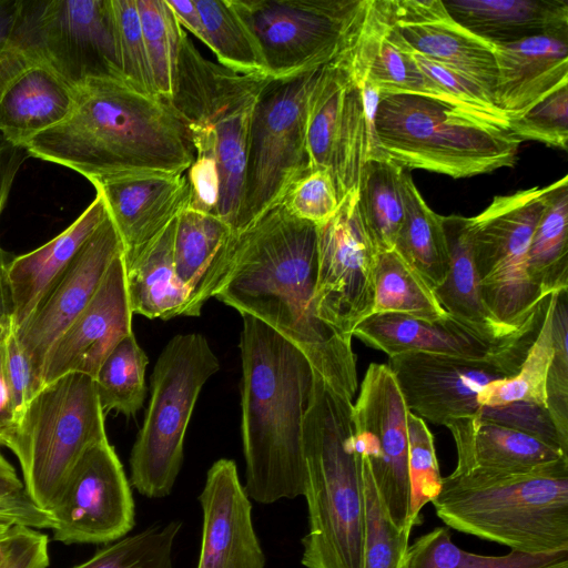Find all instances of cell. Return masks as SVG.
<instances>
[{
	"instance_id": "1",
	"label": "cell",
	"mask_w": 568,
	"mask_h": 568,
	"mask_svg": "<svg viewBox=\"0 0 568 568\" xmlns=\"http://www.w3.org/2000/svg\"><path fill=\"white\" fill-rule=\"evenodd\" d=\"M236 233L231 271L214 297L291 342L332 389L353 400L358 382L352 342L315 310L317 226L278 203Z\"/></svg>"
},
{
	"instance_id": "2",
	"label": "cell",
	"mask_w": 568,
	"mask_h": 568,
	"mask_svg": "<svg viewBox=\"0 0 568 568\" xmlns=\"http://www.w3.org/2000/svg\"><path fill=\"white\" fill-rule=\"evenodd\" d=\"M24 149L92 185L132 174H183L195 160L189 133L168 101L122 77L77 85L69 116Z\"/></svg>"
},
{
	"instance_id": "3",
	"label": "cell",
	"mask_w": 568,
	"mask_h": 568,
	"mask_svg": "<svg viewBox=\"0 0 568 568\" xmlns=\"http://www.w3.org/2000/svg\"><path fill=\"white\" fill-rule=\"evenodd\" d=\"M241 434L248 497L260 504L304 496V420L314 369L263 322L242 315Z\"/></svg>"
},
{
	"instance_id": "4",
	"label": "cell",
	"mask_w": 568,
	"mask_h": 568,
	"mask_svg": "<svg viewBox=\"0 0 568 568\" xmlns=\"http://www.w3.org/2000/svg\"><path fill=\"white\" fill-rule=\"evenodd\" d=\"M352 410L353 400L314 372L304 420L305 568H363L364 494Z\"/></svg>"
},
{
	"instance_id": "5",
	"label": "cell",
	"mask_w": 568,
	"mask_h": 568,
	"mask_svg": "<svg viewBox=\"0 0 568 568\" xmlns=\"http://www.w3.org/2000/svg\"><path fill=\"white\" fill-rule=\"evenodd\" d=\"M430 503L450 529L510 550L568 549V460L525 474L453 471Z\"/></svg>"
},
{
	"instance_id": "6",
	"label": "cell",
	"mask_w": 568,
	"mask_h": 568,
	"mask_svg": "<svg viewBox=\"0 0 568 568\" xmlns=\"http://www.w3.org/2000/svg\"><path fill=\"white\" fill-rule=\"evenodd\" d=\"M272 77L240 73L204 58L182 28L174 92L166 100L184 124L195 158L216 162L217 216L234 231L242 205L250 132Z\"/></svg>"
},
{
	"instance_id": "7",
	"label": "cell",
	"mask_w": 568,
	"mask_h": 568,
	"mask_svg": "<svg viewBox=\"0 0 568 568\" xmlns=\"http://www.w3.org/2000/svg\"><path fill=\"white\" fill-rule=\"evenodd\" d=\"M375 133L384 159L455 179L513 166L521 143L509 126L415 93H381Z\"/></svg>"
},
{
	"instance_id": "8",
	"label": "cell",
	"mask_w": 568,
	"mask_h": 568,
	"mask_svg": "<svg viewBox=\"0 0 568 568\" xmlns=\"http://www.w3.org/2000/svg\"><path fill=\"white\" fill-rule=\"evenodd\" d=\"M94 379L72 373L42 387L8 448L19 460L29 498L49 511L81 457L108 439Z\"/></svg>"
},
{
	"instance_id": "9",
	"label": "cell",
	"mask_w": 568,
	"mask_h": 568,
	"mask_svg": "<svg viewBox=\"0 0 568 568\" xmlns=\"http://www.w3.org/2000/svg\"><path fill=\"white\" fill-rule=\"evenodd\" d=\"M220 362L199 333L171 338L154 365L151 396L130 454V483L143 496L171 494L183 462L184 437L199 395Z\"/></svg>"
},
{
	"instance_id": "10",
	"label": "cell",
	"mask_w": 568,
	"mask_h": 568,
	"mask_svg": "<svg viewBox=\"0 0 568 568\" xmlns=\"http://www.w3.org/2000/svg\"><path fill=\"white\" fill-rule=\"evenodd\" d=\"M554 183L495 196L470 217L475 267L483 300L505 325L520 328L542 313L550 296L532 283L528 250Z\"/></svg>"
},
{
	"instance_id": "11",
	"label": "cell",
	"mask_w": 568,
	"mask_h": 568,
	"mask_svg": "<svg viewBox=\"0 0 568 568\" xmlns=\"http://www.w3.org/2000/svg\"><path fill=\"white\" fill-rule=\"evenodd\" d=\"M321 68L290 78H272L262 91L251 125L235 232L245 230L281 203L290 186L311 170L308 100Z\"/></svg>"
},
{
	"instance_id": "12",
	"label": "cell",
	"mask_w": 568,
	"mask_h": 568,
	"mask_svg": "<svg viewBox=\"0 0 568 568\" xmlns=\"http://www.w3.org/2000/svg\"><path fill=\"white\" fill-rule=\"evenodd\" d=\"M273 79L321 68L346 51L368 0H230Z\"/></svg>"
},
{
	"instance_id": "13",
	"label": "cell",
	"mask_w": 568,
	"mask_h": 568,
	"mask_svg": "<svg viewBox=\"0 0 568 568\" xmlns=\"http://www.w3.org/2000/svg\"><path fill=\"white\" fill-rule=\"evenodd\" d=\"M12 42L72 87L123 77L110 0L22 1Z\"/></svg>"
},
{
	"instance_id": "14",
	"label": "cell",
	"mask_w": 568,
	"mask_h": 568,
	"mask_svg": "<svg viewBox=\"0 0 568 568\" xmlns=\"http://www.w3.org/2000/svg\"><path fill=\"white\" fill-rule=\"evenodd\" d=\"M406 406L387 364H369L353 403L354 445L396 526L412 531Z\"/></svg>"
},
{
	"instance_id": "15",
	"label": "cell",
	"mask_w": 568,
	"mask_h": 568,
	"mask_svg": "<svg viewBox=\"0 0 568 568\" xmlns=\"http://www.w3.org/2000/svg\"><path fill=\"white\" fill-rule=\"evenodd\" d=\"M376 254L354 190L339 201L335 214L317 226L315 310L345 341L352 342L355 327L373 314Z\"/></svg>"
},
{
	"instance_id": "16",
	"label": "cell",
	"mask_w": 568,
	"mask_h": 568,
	"mask_svg": "<svg viewBox=\"0 0 568 568\" xmlns=\"http://www.w3.org/2000/svg\"><path fill=\"white\" fill-rule=\"evenodd\" d=\"M49 513L54 520L53 539L67 545L110 544L131 531V486L109 439L81 457Z\"/></svg>"
},
{
	"instance_id": "17",
	"label": "cell",
	"mask_w": 568,
	"mask_h": 568,
	"mask_svg": "<svg viewBox=\"0 0 568 568\" xmlns=\"http://www.w3.org/2000/svg\"><path fill=\"white\" fill-rule=\"evenodd\" d=\"M307 150L312 169L327 170L341 201L357 190L367 155L361 90L341 58L323 65L308 100Z\"/></svg>"
},
{
	"instance_id": "18",
	"label": "cell",
	"mask_w": 568,
	"mask_h": 568,
	"mask_svg": "<svg viewBox=\"0 0 568 568\" xmlns=\"http://www.w3.org/2000/svg\"><path fill=\"white\" fill-rule=\"evenodd\" d=\"M525 357L478 361L412 352L388 357L387 365L409 412L446 426L476 414L479 392L491 382L516 375Z\"/></svg>"
},
{
	"instance_id": "19",
	"label": "cell",
	"mask_w": 568,
	"mask_h": 568,
	"mask_svg": "<svg viewBox=\"0 0 568 568\" xmlns=\"http://www.w3.org/2000/svg\"><path fill=\"white\" fill-rule=\"evenodd\" d=\"M381 2L392 38L404 50L467 77L494 98L497 75L494 45L458 24L442 0Z\"/></svg>"
},
{
	"instance_id": "20",
	"label": "cell",
	"mask_w": 568,
	"mask_h": 568,
	"mask_svg": "<svg viewBox=\"0 0 568 568\" xmlns=\"http://www.w3.org/2000/svg\"><path fill=\"white\" fill-rule=\"evenodd\" d=\"M122 253V242L108 214L28 323L17 329L41 388L42 369L50 349L93 298L110 265Z\"/></svg>"
},
{
	"instance_id": "21",
	"label": "cell",
	"mask_w": 568,
	"mask_h": 568,
	"mask_svg": "<svg viewBox=\"0 0 568 568\" xmlns=\"http://www.w3.org/2000/svg\"><path fill=\"white\" fill-rule=\"evenodd\" d=\"M545 316V315H544ZM544 320V318H542ZM542 320L509 339H494L464 325L450 315L420 321L395 313L372 314L354 329L353 336L388 357L403 353H432L478 361L525 357Z\"/></svg>"
},
{
	"instance_id": "22",
	"label": "cell",
	"mask_w": 568,
	"mask_h": 568,
	"mask_svg": "<svg viewBox=\"0 0 568 568\" xmlns=\"http://www.w3.org/2000/svg\"><path fill=\"white\" fill-rule=\"evenodd\" d=\"M123 253L110 265L99 290L50 349L41 384L80 373L94 379L112 349L132 332Z\"/></svg>"
},
{
	"instance_id": "23",
	"label": "cell",
	"mask_w": 568,
	"mask_h": 568,
	"mask_svg": "<svg viewBox=\"0 0 568 568\" xmlns=\"http://www.w3.org/2000/svg\"><path fill=\"white\" fill-rule=\"evenodd\" d=\"M199 501L203 526L196 568H265L251 498L232 459L213 463Z\"/></svg>"
},
{
	"instance_id": "24",
	"label": "cell",
	"mask_w": 568,
	"mask_h": 568,
	"mask_svg": "<svg viewBox=\"0 0 568 568\" xmlns=\"http://www.w3.org/2000/svg\"><path fill=\"white\" fill-rule=\"evenodd\" d=\"M93 186L102 194L122 242L125 268L151 247L191 202V187L184 173L132 174Z\"/></svg>"
},
{
	"instance_id": "25",
	"label": "cell",
	"mask_w": 568,
	"mask_h": 568,
	"mask_svg": "<svg viewBox=\"0 0 568 568\" xmlns=\"http://www.w3.org/2000/svg\"><path fill=\"white\" fill-rule=\"evenodd\" d=\"M496 106L515 119L554 90L568 85V34L494 43Z\"/></svg>"
},
{
	"instance_id": "26",
	"label": "cell",
	"mask_w": 568,
	"mask_h": 568,
	"mask_svg": "<svg viewBox=\"0 0 568 568\" xmlns=\"http://www.w3.org/2000/svg\"><path fill=\"white\" fill-rule=\"evenodd\" d=\"M237 233L222 219L190 207L176 217L173 262L190 294L187 316H200L204 304L224 284L235 255Z\"/></svg>"
},
{
	"instance_id": "27",
	"label": "cell",
	"mask_w": 568,
	"mask_h": 568,
	"mask_svg": "<svg viewBox=\"0 0 568 568\" xmlns=\"http://www.w3.org/2000/svg\"><path fill=\"white\" fill-rule=\"evenodd\" d=\"M106 215L104 199L95 190L93 201L60 234L31 252L12 257L8 275L16 329L28 323Z\"/></svg>"
},
{
	"instance_id": "28",
	"label": "cell",
	"mask_w": 568,
	"mask_h": 568,
	"mask_svg": "<svg viewBox=\"0 0 568 568\" xmlns=\"http://www.w3.org/2000/svg\"><path fill=\"white\" fill-rule=\"evenodd\" d=\"M339 58L356 83L369 82L382 93L425 94L457 104L422 72L412 53L392 38L381 0H368L357 36Z\"/></svg>"
},
{
	"instance_id": "29",
	"label": "cell",
	"mask_w": 568,
	"mask_h": 568,
	"mask_svg": "<svg viewBox=\"0 0 568 568\" xmlns=\"http://www.w3.org/2000/svg\"><path fill=\"white\" fill-rule=\"evenodd\" d=\"M75 104V88L32 58L0 93V135L23 148L39 133L65 120Z\"/></svg>"
},
{
	"instance_id": "30",
	"label": "cell",
	"mask_w": 568,
	"mask_h": 568,
	"mask_svg": "<svg viewBox=\"0 0 568 568\" xmlns=\"http://www.w3.org/2000/svg\"><path fill=\"white\" fill-rule=\"evenodd\" d=\"M446 427L456 445V474L467 473L475 467L525 474L568 460V454L562 450L527 434L483 419L477 414L455 419Z\"/></svg>"
},
{
	"instance_id": "31",
	"label": "cell",
	"mask_w": 568,
	"mask_h": 568,
	"mask_svg": "<svg viewBox=\"0 0 568 568\" xmlns=\"http://www.w3.org/2000/svg\"><path fill=\"white\" fill-rule=\"evenodd\" d=\"M442 219L448 250V271L443 283L433 292L446 313L479 334L500 341L516 337L540 322L546 310L520 328L503 324L490 312L483 300L474 263L470 217L450 214L442 215Z\"/></svg>"
},
{
	"instance_id": "32",
	"label": "cell",
	"mask_w": 568,
	"mask_h": 568,
	"mask_svg": "<svg viewBox=\"0 0 568 568\" xmlns=\"http://www.w3.org/2000/svg\"><path fill=\"white\" fill-rule=\"evenodd\" d=\"M466 30L494 44L568 34L567 0H442Z\"/></svg>"
},
{
	"instance_id": "33",
	"label": "cell",
	"mask_w": 568,
	"mask_h": 568,
	"mask_svg": "<svg viewBox=\"0 0 568 568\" xmlns=\"http://www.w3.org/2000/svg\"><path fill=\"white\" fill-rule=\"evenodd\" d=\"M175 226L176 219L132 266L125 268L133 314L151 320L189 314L190 294L180 282L173 262Z\"/></svg>"
},
{
	"instance_id": "34",
	"label": "cell",
	"mask_w": 568,
	"mask_h": 568,
	"mask_svg": "<svg viewBox=\"0 0 568 568\" xmlns=\"http://www.w3.org/2000/svg\"><path fill=\"white\" fill-rule=\"evenodd\" d=\"M400 180L404 216L393 250L434 291L448 271L443 219L427 205L407 169H403Z\"/></svg>"
},
{
	"instance_id": "35",
	"label": "cell",
	"mask_w": 568,
	"mask_h": 568,
	"mask_svg": "<svg viewBox=\"0 0 568 568\" xmlns=\"http://www.w3.org/2000/svg\"><path fill=\"white\" fill-rule=\"evenodd\" d=\"M532 283L550 296L568 288V178L554 182L528 250Z\"/></svg>"
},
{
	"instance_id": "36",
	"label": "cell",
	"mask_w": 568,
	"mask_h": 568,
	"mask_svg": "<svg viewBox=\"0 0 568 568\" xmlns=\"http://www.w3.org/2000/svg\"><path fill=\"white\" fill-rule=\"evenodd\" d=\"M403 168L387 160H367L357 186V210L376 253L394 248L403 222Z\"/></svg>"
},
{
	"instance_id": "37",
	"label": "cell",
	"mask_w": 568,
	"mask_h": 568,
	"mask_svg": "<svg viewBox=\"0 0 568 568\" xmlns=\"http://www.w3.org/2000/svg\"><path fill=\"white\" fill-rule=\"evenodd\" d=\"M403 568H568V549L549 554L510 550L485 556L459 548L450 528L438 526L408 545Z\"/></svg>"
},
{
	"instance_id": "38",
	"label": "cell",
	"mask_w": 568,
	"mask_h": 568,
	"mask_svg": "<svg viewBox=\"0 0 568 568\" xmlns=\"http://www.w3.org/2000/svg\"><path fill=\"white\" fill-rule=\"evenodd\" d=\"M373 314L395 313L434 322L448 314L433 290L394 250L376 254Z\"/></svg>"
},
{
	"instance_id": "39",
	"label": "cell",
	"mask_w": 568,
	"mask_h": 568,
	"mask_svg": "<svg viewBox=\"0 0 568 568\" xmlns=\"http://www.w3.org/2000/svg\"><path fill=\"white\" fill-rule=\"evenodd\" d=\"M195 4L203 24V43L217 63L240 73L267 74L255 39L230 0H195Z\"/></svg>"
},
{
	"instance_id": "40",
	"label": "cell",
	"mask_w": 568,
	"mask_h": 568,
	"mask_svg": "<svg viewBox=\"0 0 568 568\" xmlns=\"http://www.w3.org/2000/svg\"><path fill=\"white\" fill-rule=\"evenodd\" d=\"M148 363V356L133 333L106 356L94 377L98 398L105 415L114 410L132 417L142 408Z\"/></svg>"
},
{
	"instance_id": "41",
	"label": "cell",
	"mask_w": 568,
	"mask_h": 568,
	"mask_svg": "<svg viewBox=\"0 0 568 568\" xmlns=\"http://www.w3.org/2000/svg\"><path fill=\"white\" fill-rule=\"evenodd\" d=\"M556 296L557 293L550 295L541 327L517 374L486 385L477 397L479 406L528 402L546 407V378L554 351L552 311Z\"/></svg>"
},
{
	"instance_id": "42",
	"label": "cell",
	"mask_w": 568,
	"mask_h": 568,
	"mask_svg": "<svg viewBox=\"0 0 568 568\" xmlns=\"http://www.w3.org/2000/svg\"><path fill=\"white\" fill-rule=\"evenodd\" d=\"M359 464L364 494L363 568H403L410 531L394 524L369 467L361 458Z\"/></svg>"
},
{
	"instance_id": "43",
	"label": "cell",
	"mask_w": 568,
	"mask_h": 568,
	"mask_svg": "<svg viewBox=\"0 0 568 568\" xmlns=\"http://www.w3.org/2000/svg\"><path fill=\"white\" fill-rule=\"evenodd\" d=\"M155 92L164 100L174 92L182 27L165 0H136Z\"/></svg>"
},
{
	"instance_id": "44",
	"label": "cell",
	"mask_w": 568,
	"mask_h": 568,
	"mask_svg": "<svg viewBox=\"0 0 568 568\" xmlns=\"http://www.w3.org/2000/svg\"><path fill=\"white\" fill-rule=\"evenodd\" d=\"M181 527L180 521L153 525L108 544L72 568H173V545Z\"/></svg>"
},
{
	"instance_id": "45",
	"label": "cell",
	"mask_w": 568,
	"mask_h": 568,
	"mask_svg": "<svg viewBox=\"0 0 568 568\" xmlns=\"http://www.w3.org/2000/svg\"><path fill=\"white\" fill-rule=\"evenodd\" d=\"M110 2L123 77L136 88L156 94L136 0H110Z\"/></svg>"
},
{
	"instance_id": "46",
	"label": "cell",
	"mask_w": 568,
	"mask_h": 568,
	"mask_svg": "<svg viewBox=\"0 0 568 568\" xmlns=\"http://www.w3.org/2000/svg\"><path fill=\"white\" fill-rule=\"evenodd\" d=\"M408 469L412 486V517L420 524V510L440 490L439 471L434 437L426 423L412 412L407 415Z\"/></svg>"
},
{
	"instance_id": "47",
	"label": "cell",
	"mask_w": 568,
	"mask_h": 568,
	"mask_svg": "<svg viewBox=\"0 0 568 568\" xmlns=\"http://www.w3.org/2000/svg\"><path fill=\"white\" fill-rule=\"evenodd\" d=\"M568 305L567 291L557 293L552 311L554 351L546 378V408L568 443Z\"/></svg>"
},
{
	"instance_id": "48",
	"label": "cell",
	"mask_w": 568,
	"mask_h": 568,
	"mask_svg": "<svg viewBox=\"0 0 568 568\" xmlns=\"http://www.w3.org/2000/svg\"><path fill=\"white\" fill-rule=\"evenodd\" d=\"M509 129L523 141H537L566 151L568 146V85L560 87L521 115L509 120Z\"/></svg>"
},
{
	"instance_id": "49",
	"label": "cell",
	"mask_w": 568,
	"mask_h": 568,
	"mask_svg": "<svg viewBox=\"0 0 568 568\" xmlns=\"http://www.w3.org/2000/svg\"><path fill=\"white\" fill-rule=\"evenodd\" d=\"M281 203L294 217L320 226L337 211L338 197L331 173L312 169L297 179Z\"/></svg>"
},
{
	"instance_id": "50",
	"label": "cell",
	"mask_w": 568,
	"mask_h": 568,
	"mask_svg": "<svg viewBox=\"0 0 568 568\" xmlns=\"http://www.w3.org/2000/svg\"><path fill=\"white\" fill-rule=\"evenodd\" d=\"M480 418L532 436L567 454L564 442L547 408L528 402H513L497 406H480L476 413Z\"/></svg>"
},
{
	"instance_id": "51",
	"label": "cell",
	"mask_w": 568,
	"mask_h": 568,
	"mask_svg": "<svg viewBox=\"0 0 568 568\" xmlns=\"http://www.w3.org/2000/svg\"><path fill=\"white\" fill-rule=\"evenodd\" d=\"M4 373L19 424L41 386L14 327L4 339Z\"/></svg>"
},
{
	"instance_id": "52",
	"label": "cell",
	"mask_w": 568,
	"mask_h": 568,
	"mask_svg": "<svg viewBox=\"0 0 568 568\" xmlns=\"http://www.w3.org/2000/svg\"><path fill=\"white\" fill-rule=\"evenodd\" d=\"M48 535L36 528L13 525L4 538L0 568H48Z\"/></svg>"
},
{
	"instance_id": "53",
	"label": "cell",
	"mask_w": 568,
	"mask_h": 568,
	"mask_svg": "<svg viewBox=\"0 0 568 568\" xmlns=\"http://www.w3.org/2000/svg\"><path fill=\"white\" fill-rule=\"evenodd\" d=\"M22 1L0 0V93L32 57L12 42Z\"/></svg>"
},
{
	"instance_id": "54",
	"label": "cell",
	"mask_w": 568,
	"mask_h": 568,
	"mask_svg": "<svg viewBox=\"0 0 568 568\" xmlns=\"http://www.w3.org/2000/svg\"><path fill=\"white\" fill-rule=\"evenodd\" d=\"M186 178L191 187L189 207L217 216L221 178L217 164L212 159L195 158Z\"/></svg>"
},
{
	"instance_id": "55",
	"label": "cell",
	"mask_w": 568,
	"mask_h": 568,
	"mask_svg": "<svg viewBox=\"0 0 568 568\" xmlns=\"http://www.w3.org/2000/svg\"><path fill=\"white\" fill-rule=\"evenodd\" d=\"M27 156L26 149L11 144L0 135V217Z\"/></svg>"
},
{
	"instance_id": "56",
	"label": "cell",
	"mask_w": 568,
	"mask_h": 568,
	"mask_svg": "<svg viewBox=\"0 0 568 568\" xmlns=\"http://www.w3.org/2000/svg\"><path fill=\"white\" fill-rule=\"evenodd\" d=\"M6 337L0 338V446L8 448L17 432L18 420L4 373Z\"/></svg>"
},
{
	"instance_id": "57",
	"label": "cell",
	"mask_w": 568,
	"mask_h": 568,
	"mask_svg": "<svg viewBox=\"0 0 568 568\" xmlns=\"http://www.w3.org/2000/svg\"><path fill=\"white\" fill-rule=\"evenodd\" d=\"M12 257L0 244V338L6 337L14 327L13 298L8 275Z\"/></svg>"
},
{
	"instance_id": "58",
	"label": "cell",
	"mask_w": 568,
	"mask_h": 568,
	"mask_svg": "<svg viewBox=\"0 0 568 568\" xmlns=\"http://www.w3.org/2000/svg\"><path fill=\"white\" fill-rule=\"evenodd\" d=\"M173 11L178 22L184 29H187L193 36L203 42V24L195 0H165Z\"/></svg>"
},
{
	"instance_id": "59",
	"label": "cell",
	"mask_w": 568,
	"mask_h": 568,
	"mask_svg": "<svg viewBox=\"0 0 568 568\" xmlns=\"http://www.w3.org/2000/svg\"><path fill=\"white\" fill-rule=\"evenodd\" d=\"M27 494L14 467L0 454V500Z\"/></svg>"
},
{
	"instance_id": "60",
	"label": "cell",
	"mask_w": 568,
	"mask_h": 568,
	"mask_svg": "<svg viewBox=\"0 0 568 568\" xmlns=\"http://www.w3.org/2000/svg\"><path fill=\"white\" fill-rule=\"evenodd\" d=\"M13 525L16 524H13L12 521L0 519V539L9 534Z\"/></svg>"
},
{
	"instance_id": "61",
	"label": "cell",
	"mask_w": 568,
	"mask_h": 568,
	"mask_svg": "<svg viewBox=\"0 0 568 568\" xmlns=\"http://www.w3.org/2000/svg\"><path fill=\"white\" fill-rule=\"evenodd\" d=\"M6 537H7V536H6ZM6 537H3V538H1V539H0V557H1L2 551H3V548H4V538H6Z\"/></svg>"
}]
</instances>
